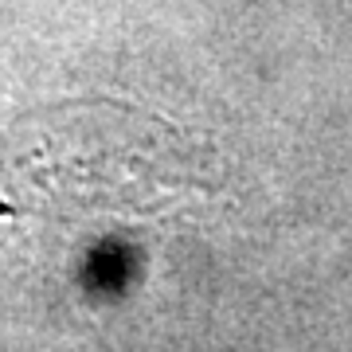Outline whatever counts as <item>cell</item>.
Returning <instances> with one entry per match:
<instances>
[{
    "label": "cell",
    "mask_w": 352,
    "mask_h": 352,
    "mask_svg": "<svg viewBox=\"0 0 352 352\" xmlns=\"http://www.w3.org/2000/svg\"><path fill=\"white\" fill-rule=\"evenodd\" d=\"M212 176L168 122L118 102H63L0 138V235L47 270L161 231Z\"/></svg>",
    "instance_id": "cell-1"
}]
</instances>
